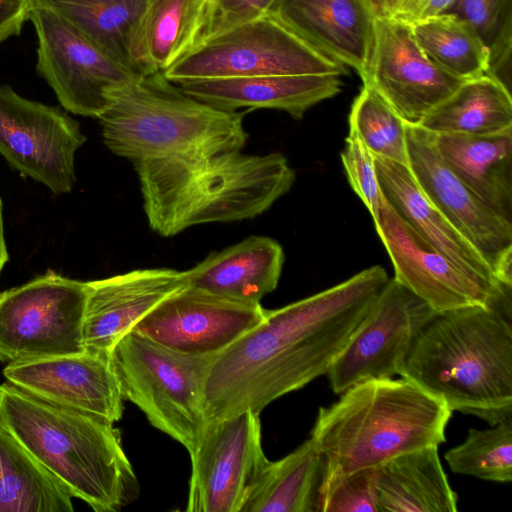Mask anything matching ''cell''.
<instances>
[{"label":"cell","instance_id":"1","mask_svg":"<svg viewBox=\"0 0 512 512\" xmlns=\"http://www.w3.org/2000/svg\"><path fill=\"white\" fill-rule=\"evenodd\" d=\"M380 265L275 310L216 354L203 388L206 424L261 411L326 375L388 282Z\"/></svg>","mask_w":512,"mask_h":512},{"label":"cell","instance_id":"2","mask_svg":"<svg viewBox=\"0 0 512 512\" xmlns=\"http://www.w3.org/2000/svg\"><path fill=\"white\" fill-rule=\"evenodd\" d=\"M150 228L174 236L195 225L255 218L285 195L295 172L280 152L241 150L133 163Z\"/></svg>","mask_w":512,"mask_h":512},{"label":"cell","instance_id":"3","mask_svg":"<svg viewBox=\"0 0 512 512\" xmlns=\"http://www.w3.org/2000/svg\"><path fill=\"white\" fill-rule=\"evenodd\" d=\"M401 376L452 412L490 426L512 418L510 314L482 306L437 314L416 339Z\"/></svg>","mask_w":512,"mask_h":512},{"label":"cell","instance_id":"4","mask_svg":"<svg viewBox=\"0 0 512 512\" xmlns=\"http://www.w3.org/2000/svg\"><path fill=\"white\" fill-rule=\"evenodd\" d=\"M0 421L73 497L96 512H116L139 495L120 432L102 417L0 385Z\"/></svg>","mask_w":512,"mask_h":512},{"label":"cell","instance_id":"5","mask_svg":"<svg viewBox=\"0 0 512 512\" xmlns=\"http://www.w3.org/2000/svg\"><path fill=\"white\" fill-rule=\"evenodd\" d=\"M452 411L409 379L353 385L320 407L310 437L323 455V477L379 467L445 442Z\"/></svg>","mask_w":512,"mask_h":512},{"label":"cell","instance_id":"6","mask_svg":"<svg viewBox=\"0 0 512 512\" xmlns=\"http://www.w3.org/2000/svg\"><path fill=\"white\" fill-rule=\"evenodd\" d=\"M244 115L209 106L155 72L115 91L99 120L108 149L134 163L241 150Z\"/></svg>","mask_w":512,"mask_h":512},{"label":"cell","instance_id":"7","mask_svg":"<svg viewBox=\"0 0 512 512\" xmlns=\"http://www.w3.org/2000/svg\"><path fill=\"white\" fill-rule=\"evenodd\" d=\"M214 356L181 353L131 330L109 360L123 399L191 454L206 427L203 388Z\"/></svg>","mask_w":512,"mask_h":512},{"label":"cell","instance_id":"8","mask_svg":"<svg viewBox=\"0 0 512 512\" xmlns=\"http://www.w3.org/2000/svg\"><path fill=\"white\" fill-rule=\"evenodd\" d=\"M346 66L271 15L198 41L163 75L171 82L274 74H334Z\"/></svg>","mask_w":512,"mask_h":512},{"label":"cell","instance_id":"9","mask_svg":"<svg viewBox=\"0 0 512 512\" xmlns=\"http://www.w3.org/2000/svg\"><path fill=\"white\" fill-rule=\"evenodd\" d=\"M87 282L52 270L0 293V361L16 362L85 351Z\"/></svg>","mask_w":512,"mask_h":512},{"label":"cell","instance_id":"10","mask_svg":"<svg viewBox=\"0 0 512 512\" xmlns=\"http://www.w3.org/2000/svg\"><path fill=\"white\" fill-rule=\"evenodd\" d=\"M29 20L38 41L36 71L66 111L99 118L111 95L140 77L50 10L32 2Z\"/></svg>","mask_w":512,"mask_h":512},{"label":"cell","instance_id":"11","mask_svg":"<svg viewBox=\"0 0 512 512\" xmlns=\"http://www.w3.org/2000/svg\"><path fill=\"white\" fill-rule=\"evenodd\" d=\"M437 314L421 298L389 278L328 370L332 391L341 394L367 380L401 376L416 339Z\"/></svg>","mask_w":512,"mask_h":512},{"label":"cell","instance_id":"12","mask_svg":"<svg viewBox=\"0 0 512 512\" xmlns=\"http://www.w3.org/2000/svg\"><path fill=\"white\" fill-rule=\"evenodd\" d=\"M85 141L79 122L64 110L0 85V154L22 175L55 194L71 192L75 155Z\"/></svg>","mask_w":512,"mask_h":512},{"label":"cell","instance_id":"13","mask_svg":"<svg viewBox=\"0 0 512 512\" xmlns=\"http://www.w3.org/2000/svg\"><path fill=\"white\" fill-rule=\"evenodd\" d=\"M191 458L185 510L242 512L268 463L261 437L260 414L243 411L207 423Z\"/></svg>","mask_w":512,"mask_h":512},{"label":"cell","instance_id":"14","mask_svg":"<svg viewBox=\"0 0 512 512\" xmlns=\"http://www.w3.org/2000/svg\"><path fill=\"white\" fill-rule=\"evenodd\" d=\"M374 225L393 264L394 279L436 313L482 306L510 314L511 288L469 277L421 237L385 197Z\"/></svg>","mask_w":512,"mask_h":512},{"label":"cell","instance_id":"15","mask_svg":"<svg viewBox=\"0 0 512 512\" xmlns=\"http://www.w3.org/2000/svg\"><path fill=\"white\" fill-rule=\"evenodd\" d=\"M408 167L433 205L473 245L498 281L512 286V225L502 220L451 171L434 133L406 122Z\"/></svg>","mask_w":512,"mask_h":512},{"label":"cell","instance_id":"16","mask_svg":"<svg viewBox=\"0 0 512 512\" xmlns=\"http://www.w3.org/2000/svg\"><path fill=\"white\" fill-rule=\"evenodd\" d=\"M361 79L411 124H418L465 81L433 63L417 44L411 25L394 17L374 20L373 48Z\"/></svg>","mask_w":512,"mask_h":512},{"label":"cell","instance_id":"17","mask_svg":"<svg viewBox=\"0 0 512 512\" xmlns=\"http://www.w3.org/2000/svg\"><path fill=\"white\" fill-rule=\"evenodd\" d=\"M260 303L239 301L186 285L133 328L175 351L216 355L264 320Z\"/></svg>","mask_w":512,"mask_h":512},{"label":"cell","instance_id":"18","mask_svg":"<svg viewBox=\"0 0 512 512\" xmlns=\"http://www.w3.org/2000/svg\"><path fill=\"white\" fill-rule=\"evenodd\" d=\"M8 382L54 404L115 423L124 406L109 356L82 353L8 363Z\"/></svg>","mask_w":512,"mask_h":512},{"label":"cell","instance_id":"19","mask_svg":"<svg viewBox=\"0 0 512 512\" xmlns=\"http://www.w3.org/2000/svg\"><path fill=\"white\" fill-rule=\"evenodd\" d=\"M186 285L185 271L170 268L136 269L88 281L82 330L85 350L109 356L139 321Z\"/></svg>","mask_w":512,"mask_h":512},{"label":"cell","instance_id":"20","mask_svg":"<svg viewBox=\"0 0 512 512\" xmlns=\"http://www.w3.org/2000/svg\"><path fill=\"white\" fill-rule=\"evenodd\" d=\"M269 15L361 77L374 43V19L360 0H276Z\"/></svg>","mask_w":512,"mask_h":512},{"label":"cell","instance_id":"21","mask_svg":"<svg viewBox=\"0 0 512 512\" xmlns=\"http://www.w3.org/2000/svg\"><path fill=\"white\" fill-rule=\"evenodd\" d=\"M177 85L219 110L276 109L301 119L310 108L337 95L342 82L334 74H274L189 80Z\"/></svg>","mask_w":512,"mask_h":512},{"label":"cell","instance_id":"22","mask_svg":"<svg viewBox=\"0 0 512 512\" xmlns=\"http://www.w3.org/2000/svg\"><path fill=\"white\" fill-rule=\"evenodd\" d=\"M375 167L384 197L421 237L469 277L511 288L498 281L480 253L427 198L408 166L375 157Z\"/></svg>","mask_w":512,"mask_h":512},{"label":"cell","instance_id":"23","mask_svg":"<svg viewBox=\"0 0 512 512\" xmlns=\"http://www.w3.org/2000/svg\"><path fill=\"white\" fill-rule=\"evenodd\" d=\"M285 261L282 246L267 236H249L213 251L185 271L187 285L223 297L260 303L279 283Z\"/></svg>","mask_w":512,"mask_h":512},{"label":"cell","instance_id":"24","mask_svg":"<svg viewBox=\"0 0 512 512\" xmlns=\"http://www.w3.org/2000/svg\"><path fill=\"white\" fill-rule=\"evenodd\" d=\"M434 143L451 171L512 225V128L485 135L434 133Z\"/></svg>","mask_w":512,"mask_h":512},{"label":"cell","instance_id":"25","mask_svg":"<svg viewBox=\"0 0 512 512\" xmlns=\"http://www.w3.org/2000/svg\"><path fill=\"white\" fill-rule=\"evenodd\" d=\"M208 0H146L131 47L138 76L163 72L198 42Z\"/></svg>","mask_w":512,"mask_h":512},{"label":"cell","instance_id":"26","mask_svg":"<svg viewBox=\"0 0 512 512\" xmlns=\"http://www.w3.org/2000/svg\"><path fill=\"white\" fill-rule=\"evenodd\" d=\"M379 512H455L458 496L449 484L438 447L397 456L378 468Z\"/></svg>","mask_w":512,"mask_h":512},{"label":"cell","instance_id":"27","mask_svg":"<svg viewBox=\"0 0 512 512\" xmlns=\"http://www.w3.org/2000/svg\"><path fill=\"white\" fill-rule=\"evenodd\" d=\"M324 459L310 437L277 461H268L242 512H317Z\"/></svg>","mask_w":512,"mask_h":512},{"label":"cell","instance_id":"28","mask_svg":"<svg viewBox=\"0 0 512 512\" xmlns=\"http://www.w3.org/2000/svg\"><path fill=\"white\" fill-rule=\"evenodd\" d=\"M435 133L485 135L512 128V95L488 74L463 81L418 123Z\"/></svg>","mask_w":512,"mask_h":512},{"label":"cell","instance_id":"29","mask_svg":"<svg viewBox=\"0 0 512 512\" xmlns=\"http://www.w3.org/2000/svg\"><path fill=\"white\" fill-rule=\"evenodd\" d=\"M72 498L0 421V512H72Z\"/></svg>","mask_w":512,"mask_h":512},{"label":"cell","instance_id":"30","mask_svg":"<svg viewBox=\"0 0 512 512\" xmlns=\"http://www.w3.org/2000/svg\"><path fill=\"white\" fill-rule=\"evenodd\" d=\"M32 2L60 16L99 50L133 71L131 47L146 0Z\"/></svg>","mask_w":512,"mask_h":512},{"label":"cell","instance_id":"31","mask_svg":"<svg viewBox=\"0 0 512 512\" xmlns=\"http://www.w3.org/2000/svg\"><path fill=\"white\" fill-rule=\"evenodd\" d=\"M425 55L447 73L463 80L487 74L489 49L474 27L451 12L411 24Z\"/></svg>","mask_w":512,"mask_h":512},{"label":"cell","instance_id":"32","mask_svg":"<svg viewBox=\"0 0 512 512\" xmlns=\"http://www.w3.org/2000/svg\"><path fill=\"white\" fill-rule=\"evenodd\" d=\"M444 458L453 473L498 483L511 482L512 418L489 429H469L464 442L448 450Z\"/></svg>","mask_w":512,"mask_h":512},{"label":"cell","instance_id":"33","mask_svg":"<svg viewBox=\"0 0 512 512\" xmlns=\"http://www.w3.org/2000/svg\"><path fill=\"white\" fill-rule=\"evenodd\" d=\"M348 122L375 157L408 166L406 122L370 87L354 99Z\"/></svg>","mask_w":512,"mask_h":512},{"label":"cell","instance_id":"34","mask_svg":"<svg viewBox=\"0 0 512 512\" xmlns=\"http://www.w3.org/2000/svg\"><path fill=\"white\" fill-rule=\"evenodd\" d=\"M378 468L323 477L317 512H379Z\"/></svg>","mask_w":512,"mask_h":512},{"label":"cell","instance_id":"35","mask_svg":"<svg viewBox=\"0 0 512 512\" xmlns=\"http://www.w3.org/2000/svg\"><path fill=\"white\" fill-rule=\"evenodd\" d=\"M341 161L351 188L366 206L373 221L376 220L384 195L377 177L374 155L355 133L349 131Z\"/></svg>","mask_w":512,"mask_h":512},{"label":"cell","instance_id":"36","mask_svg":"<svg viewBox=\"0 0 512 512\" xmlns=\"http://www.w3.org/2000/svg\"><path fill=\"white\" fill-rule=\"evenodd\" d=\"M446 12L469 22L488 49L512 36V0H455Z\"/></svg>","mask_w":512,"mask_h":512},{"label":"cell","instance_id":"37","mask_svg":"<svg viewBox=\"0 0 512 512\" xmlns=\"http://www.w3.org/2000/svg\"><path fill=\"white\" fill-rule=\"evenodd\" d=\"M276 0H208L206 20L198 41L269 15Z\"/></svg>","mask_w":512,"mask_h":512},{"label":"cell","instance_id":"38","mask_svg":"<svg viewBox=\"0 0 512 512\" xmlns=\"http://www.w3.org/2000/svg\"><path fill=\"white\" fill-rule=\"evenodd\" d=\"M31 8L32 0H0V45L20 34Z\"/></svg>","mask_w":512,"mask_h":512},{"label":"cell","instance_id":"39","mask_svg":"<svg viewBox=\"0 0 512 512\" xmlns=\"http://www.w3.org/2000/svg\"><path fill=\"white\" fill-rule=\"evenodd\" d=\"M455 0H399L392 17L409 25L449 10Z\"/></svg>","mask_w":512,"mask_h":512},{"label":"cell","instance_id":"40","mask_svg":"<svg viewBox=\"0 0 512 512\" xmlns=\"http://www.w3.org/2000/svg\"><path fill=\"white\" fill-rule=\"evenodd\" d=\"M371 17L375 19L392 17L399 0H360Z\"/></svg>","mask_w":512,"mask_h":512},{"label":"cell","instance_id":"41","mask_svg":"<svg viewBox=\"0 0 512 512\" xmlns=\"http://www.w3.org/2000/svg\"><path fill=\"white\" fill-rule=\"evenodd\" d=\"M4 236L2 201L0 199V273L9 260V254Z\"/></svg>","mask_w":512,"mask_h":512}]
</instances>
